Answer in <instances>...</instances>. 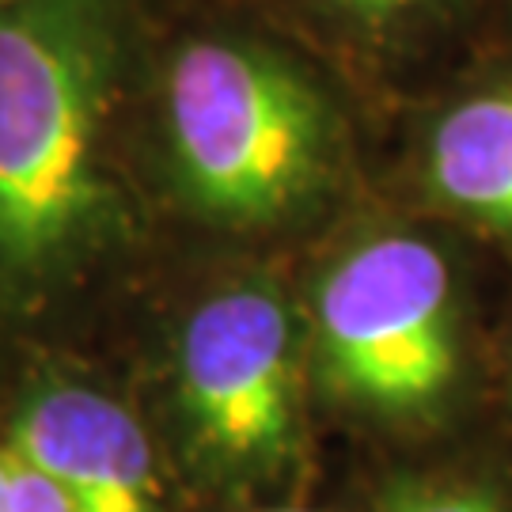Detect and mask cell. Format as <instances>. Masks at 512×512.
<instances>
[{"label": "cell", "mask_w": 512, "mask_h": 512, "mask_svg": "<svg viewBox=\"0 0 512 512\" xmlns=\"http://www.w3.org/2000/svg\"><path fill=\"white\" fill-rule=\"evenodd\" d=\"M110 42L99 0L0 8V255L38 270L92 224Z\"/></svg>", "instance_id": "6da1fadb"}, {"label": "cell", "mask_w": 512, "mask_h": 512, "mask_svg": "<svg viewBox=\"0 0 512 512\" xmlns=\"http://www.w3.org/2000/svg\"><path fill=\"white\" fill-rule=\"evenodd\" d=\"M167 99L179 171L213 217L274 220L323 179L327 107L274 57L224 42L186 46Z\"/></svg>", "instance_id": "7a4b0ae2"}, {"label": "cell", "mask_w": 512, "mask_h": 512, "mask_svg": "<svg viewBox=\"0 0 512 512\" xmlns=\"http://www.w3.org/2000/svg\"><path fill=\"white\" fill-rule=\"evenodd\" d=\"M319 338L349 399L395 418L437 414L467 361L448 255L406 232L361 243L323 281Z\"/></svg>", "instance_id": "3957f363"}, {"label": "cell", "mask_w": 512, "mask_h": 512, "mask_svg": "<svg viewBox=\"0 0 512 512\" xmlns=\"http://www.w3.org/2000/svg\"><path fill=\"white\" fill-rule=\"evenodd\" d=\"M179 395L202 440L228 459H277L293 440L296 338L274 293L205 300L183 330Z\"/></svg>", "instance_id": "277c9868"}, {"label": "cell", "mask_w": 512, "mask_h": 512, "mask_svg": "<svg viewBox=\"0 0 512 512\" xmlns=\"http://www.w3.org/2000/svg\"><path fill=\"white\" fill-rule=\"evenodd\" d=\"M12 444L61 490L69 512H156L145 429L99 391L54 387L35 395Z\"/></svg>", "instance_id": "5b68a950"}, {"label": "cell", "mask_w": 512, "mask_h": 512, "mask_svg": "<svg viewBox=\"0 0 512 512\" xmlns=\"http://www.w3.org/2000/svg\"><path fill=\"white\" fill-rule=\"evenodd\" d=\"M433 198L512 243V76L459 95L425 145Z\"/></svg>", "instance_id": "8992f818"}, {"label": "cell", "mask_w": 512, "mask_h": 512, "mask_svg": "<svg viewBox=\"0 0 512 512\" xmlns=\"http://www.w3.org/2000/svg\"><path fill=\"white\" fill-rule=\"evenodd\" d=\"M380 512H512V490L482 471H425L395 482Z\"/></svg>", "instance_id": "52a82bcc"}, {"label": "cell", "mask_w": 512, "mask_h": 512, "mask_svg": "<svg viewBox=\"0 0 512 512\" xmlns=\"http://www.w3.org/2000/svg\"><path fill=\"white\" fill-rule=\"evenodd\" d=\"M0 512H69L61 490L16 444L0 448Z\"/></svg>", "instance_id": "ba28073f"}, {"label": "cell", "mask_w": 512, "mask_h": 512, "mask_svg": "<svg viewBox=\"0 0 512 512\" xmlns=\"http://www.w3.org/2000/svg\"><path fill=\"white\" fill-rule=\"evenodd\" d=\"M330 4L346 8L349 16L365 23H406V19L437 16L452 0H330Z\"/></svg>", "instance_id": "9c48e42d"}, {"label": "cell", "mask_w": 512, "mask_h": 512, "mask_svg": "<svg viewBox=\"0 0 512 512\" xmlns=\"http://www.w3.org/2000/svg\"><path fill=\"white\" fill-rule=\"evenodd\" d=\"M274 512H315V509H274Z\"/></svg>", "instance_id": "30bf717a"}]
</instances>
